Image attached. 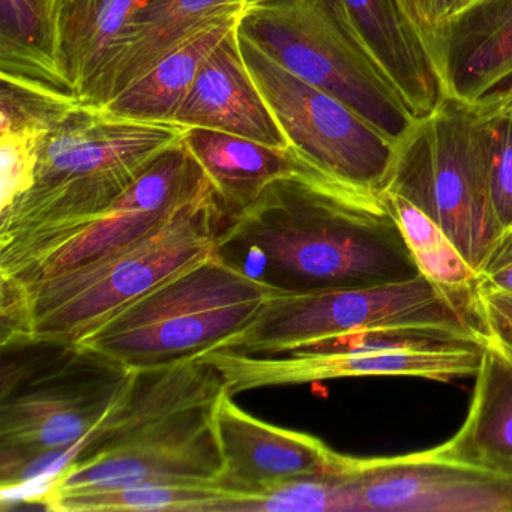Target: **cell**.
Masks as SVG:
<instances>
[{"mask_svg": "<svg viewBox=\"0 0 512 512\" xmlns=\"http://www.w3.org/2000/svg\"><path fill=\"white\" fill-rule=\"evenodd\" d=\"M215 253L281 293L382 286L422 275L383 193L346 184L302 154L293 172L230 218Z\"/></svg>", "mask_w": 512, "mask_h": 512, "instance_id": "cell-1", "label": "cell"}, {"mask_svg": "<svg viewBox=\"0 0 512 512\" xmlns=\"http://www.w3.org/2000/svg\"><path fill=\"white\" fill-rule=\"evenodd\" d=\"M226 392L217 368L200 358L134 371L124 400L43 493L133 485L217 487L224 457L215 415Z\"/></svg>", "mask_w": 512, "mask_h": 512, "instance_id": "cell-2", "label": "cell"}, {"mask_svg": "<svg viewBox=\"0 0 512 512\" xmlns=\"http://www.w3.org/2000/svg\"><path fill=\"white\" fill-rule=\"evenodd\" d=\"M187 128L74 104L44 137L31 188L0 211V277L110 208Z\"/></svg>", "mask_w": 512, "mask_h": 512, "instance_id": "cell-3", "label": "cell"}, {"mask_svg": "<svg viewBox=\"0 0 512 512\" xmlns=\"http://www.w3.org/2000/svg\"><path fill=\"white\" fill-rule=\"evenodd\" d=\"M133 379L134 370L83 343L35 335L0 341L2 491L43 478L46 490Z\"/></svg>", "mask_w": 512, "mask_h": 512, "instance_id": "cell-4", "label": "cell"}, {"mask_svg": "<svg viewBox=\"0 0 512 512\" xmlns=\"http://www.w3.org/2000/svg\"><path fill=\"white\" fill-rule=\"evenodd\" d=\"M229 223L211 184L131 244L29 284L0 280V341H80L158 284L215 253Z\"/></svg>", "mask_w": 512, "mask_h": 512, "instance_id": "cell-5", "label": "cell"}, {"mask_svg": "<svg viewBox=\"0 0 512 512\" xmlns=\"http://www.w3.org/2000/svg\"><path fill=\"white\" fill-rule=\"evenodd\" d=\"M475 292H455L425 275L382 286L274 293L223 349L278 355L374 331H410L485 341Z\"/></svg>", "mask_w": 512, "mask_h": 512, "instance_id": "cell-6", "label": "cell"}, {"mask_svg": "<svg viewBox=\"0 0 512 512\" xmlns=\"http://www.w3.org/2000/svg\"><path fill=\"white\" fill-rule=\"evenodd\" d=\"M277 290L212 253L167 278L77 341L131 370L164 367L223 349Z\"/></svg>", "mask_w": 512, "mask_h": 512, "instance_id": "cell-7", "label": "cell"}, {"mask_svg": "<svg viewBox=\"0 0 512 512\" xmlns=\"http://www.w3.org/2000/svg\"><path fill=\"white\" fill-rule=\"evenodd\" d=\"M385 191L436 221L479 274L503 235L491 202L484 104L445 95L416 119Z\"/></svg>", "mask_w": 512, "mask_h": 512, "instance_id": "cell-8", "label": "cell"}, {"mask_svg": "<svg viewBox=\"0 0 512 512\" xmlns=\"http://www.w3.org/2000/svg\"><path fill=\"white\" fill-rule=\"evenodd\" d=\"M239 32L305 82L343 101L395 143L415 113L368 52L338 0H245Z\"/></svg>", "mask_w": 512, "mask_h": 512, "instance_id": "cell-9", "label": "cell"}, {"mask_svg": "<svg viewBox=\"0 0 512 512\" xmlns=\"http://www.w3.org/2000/svg\"><path fill=\"white\" fill-rule=\"evenodd\" d=\"M485 341L410 331H374L278 355L212 350L200 356L217 368L227 392L305 385L346 377H419L451 382L475 376Z\"/></svg>", "mask_w": 512, "mask_h": 512, "instance_id": "cell-10", "label": "cell"}, {"mask_svg": "<svg viewBox=\"0 0 512 512\" xmlns=\"http://www.w3.org/2000/svg\"><path fill=\"white\" fill-rule=\"evenodd\" d=\"M245 65L290 148L346 184L383 193L397 143L343 101L305 82L239 32Z\"/></svg>", "mask_w": 512, "mask_h": 512, "instance_id": "cell-11", "label": "cell"}, {"mask_svg": "<svg viewBox=\"0 0 512 512\" xmlns=\"http://www.w3.org/2000/svg\"><path fill=\"white\" fill-rule=\"evenodd\" d=\"M209 184L184 142L164 152L115 203L0 280L29 284L131 244L169 220Z\"/></svg>", "mask_w": 512, "mask_h": 512, "instance_id": "cell-12", "label": "cell"}, {"mask_svg": "<svg viewBox=\"0 0 512 512\" xmlns=\"http://www.w3.org/2000/svg\"><path fill=\"white\" fill-rule=\"evenodd\" d=\"M224 472L217 487L235 499L259 497L286 482L346 475L353 457L310 434L275 427L236 406L229 392L217 406Z\"/></svg>", "mask_w": 512, "mask_h": 512, "instance_id": "cell-13", "label": "cell"}, {"mask_svg": "<svg viewBox=\"0 0 512 512\" xmlns=\"http://www.w3.org/2000/svg\"><path fill=\"white\" fill-rule=\"evenodd\" d=\"M427 41L445 95L479 103L512 88V0H467Z\"/></svg>", "mask_w": 512, "mask_h": 512, "instance_id": "cell-14", "label": "cell"}, {"mask_svg": "<svg viewBox=\"0 0 512 512\" xmlns=\"http://www.w3.org/2000/svg\"><path fill=\"white\" fill-rule=\"evenodd\" d=\"M362 496L371 511L511 512L512 476L398 455L371 469Z\"/></svg>", "mask_w": 512, "mask_h": 512, "instance_id": "cell-15", "label": "cell"}, {"mask_svg": "<svg viewBox=\"0 0 512 512\" xmlns=\"http://www.w3.org/2000/svg\"><path fill=\"white\" fill-rule=\"evenodd\" d=\"M416 458L494 476H512V356L485 337L469 412L442 445Z\"/></svg>", "mask_w": 512, "mask_h": 512, "instance_id": "cell-16", "label": "cell"}, {"mask_svg": "<svg viewBox=\"0 0 512 512\" xmlns=\"http://www.w3.org/2000/svg\"><path fill=\"white\" fill-rule=\"evenodd\" d=\"M175 122L236 134L275 148H290L245 65L238 28L209 56Z\"/></svg>", "mask_w": 512, "mask_h": 512, "instance_id": "cell-17", "label": "cell"}, {"mask_svg": "<svg viewBox=\"0 0 512 512\" xmlns=\"http://www.w3.org/2000/svg\"><path fill=\"white\" fill-rule=\"evenodd\" d=\"M350 25L403 95L416 119L445 97L427 35L404 0H338Z\"/></svg>", "mask_w": 512, "mask_h": 512, "instance_id": "cell-18", "label": "cell"}, {"mask_svg": "<svg viewBox=\"0 0 512 512\" xmlns=\"http://www.w3.org/2000/svg\"><path fill=\"white\" fill-rule=\"evenodd\" d=\"M241 2L245 0H142L83 104L109 103L200 23Z\"/></svg>", "mask_w": 512, "mask_h": 512, "instance_id": "cell-19", "label": "cell"}, {"mask_svg": "<svg viewBox=\"0 0 512 512\" xmlns=\"http://www.w3.org/2000/svg\"><path fill=\"white\" fill-rule=\"evenodd\" d=\"M245 2L224 8L194 28L148 73L104 104L121 118L175 122L197 74L218 46L238 28Z\"/></svg>", "mask_w": 512, "mask_h": 512, "instance_id": "cell-20", "label": "cell"}, {"mask_svg": "<svg viewBox=\"0 0 512 512\" xmlns=\"http://www.w3.org/2000/svg\"><path fill=\"white\" fill-rule=\"evenodd\" d=\"M142 0H47L56 67L85 103Z\"/></svg>", "mask_w": 512, "mask_h": 512, "instance_id": "cell-21", "label": "cell"}, {"mask_svg": "<svg viewBox=\"0 0 512 512\" xmlns=\"http://www.w3.org/2000/svg\"><path fill=\"white\" fill-rule=\"evenodd\" d=\"M182 142L229 220L251 205L266 185L299 166V154L293 148H275L224 131L188 127Z\"/></svg>", "mask_w": 512, "mask_h": 512, "instance_id": "cell-22", "label": "cell"}, {"mask_svg": "<svg viewBox=\"0 0 512 512\" xmlns=\"http://www.w3.org/2000/svg\"><path fill=\"white\" fill-rule=\"evenodd\" d=\"M0 76L71 94L56 67L47 0H0Z\"/></svg>", "mask_w": 512, "mask_h": 512, "instance_id": "cell-23", "label": "cell"}, {"mask_svg": "<svg viewBox=\"0 0 512 512\" xmlns=\"http://www.w3.org/2000/svg\"><path fill=\"white\" fill-rule=\"evenodd\" d=\"M233 494L220 487L187 485H133L115 488L43 493L35 497L40 505L55 512L97 511H188L211 512V508Z\"/></svg>", "mask_w": 512, "mask_h": 512, "instance_id": "cell-24", "label": "cell"}, {"mask_svg": "<svg viewBox=\"0 0 512 512\" xmlns=\"http://www.w3.org/2000/svg\"><path fill=\"white\" fill-rule=\"evenodd\" d=\"M383 196L421 274L445 289L475 292L478 272L445 230L404 197L389 191Z\"/></svg>", "mask_w": 512, "mask_h": 512, "instance_id": "cell-25", "label": "cell"}, {"mask_svg": "<svg viewBox=\"0 0 512 512\" xmlns=\"http://www.w3.org/2000/svg\"><path fill=\"white\" fill-rule=\"evenodd\" d=\"M355 512L344 475L298 479L251 499H224L211 512Z\"/></svg>", "mask_w": 512, "mask_h": 512, "instance_id": "cell-26", "label": "cell"}, {"mask_svg": "<svg viewBox=\"0 0 512 512\" xmlns=\"http://www.w3.org/2000/svg\"><path fill=\"white\" fill-rule=\"evenodd\" d=\"M58 121L0 119V211L31 188L41 143Z\"/></svg>", "mask_w": 512, "mask_h": 512, "instance_id": "cell-27", "label": "cell"}, {"mask_svg": "<svg viewBox=\"0 0 512 512\" xmlns=\"http://www.w3.org/2000/svg\"><path fill=\"white\" fill-rule=\"evenodd\" d=\"M481 103L487 124L491 202L505 233L512 229V88Z\"/></svg>", "mask_w": 512, "mask_h": 512, "instance_id": "cell-28", "label": "cell"}, {"mask_svg": "<svg viewBox=\"0 0 512 512\" xmlns=\"http://www.w3.org/2000/svg\"><path fill=\"white\" fill-rule=\"evenodd\" d=\"M473 296L485 337L512 356V293L475 287Z\"/></svg>", "mask_w": 512, "mask_h": 512, "instance_id": "cell-29", "label": "cell"}, {"mask_svg": "<svg viewBox=\"0 0 512 512\" xmlns=\"http://www.w3.org/2000/svg\"><path fill=\"white\" fill-rule=\"evenodd\" d=\"M467 0H404L409 13L425 35L431 34Z\"/></svg>", "mask_w": 512, "mask_h": 512, "instance_id": "cell-30", "label": "cell"}, {"mask_svg": "<svg viewBox=\"0 0 512 512\" xmlns=\"http://www.w3.org/2000/svg\"><path fill=\"white\" fill-rule=\"evenodd\" d=\"M475 287L512 293V257L490 266V268H485L478 275Z\"/></svg>", "mask_w": 512, "mask_h": 512, "instance_id": "cell-31", "label": "cell"}, {"mask_svg": "<svg viewBox=\"0 0 512 512\" xmlns=\"http://www.w3.org/2000/svg\"><path fill=\"white\" fill-rule=\"evenodd\" d=\"M509 257H512V229L506 230L503 233L499 244L496 245L493 254H491L490 259H488V262L485 263L482 269L497 265V263L503 262V260L509 259Z\"/></svg>", "mask_w": 512, "mask_h": 512, "instance_id": "cell-32", "label": "cell"}]
</instances>
